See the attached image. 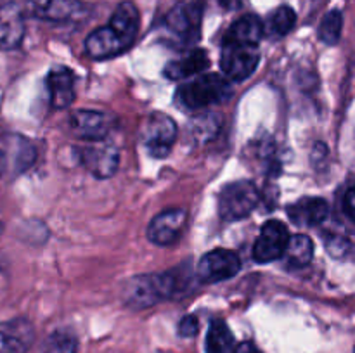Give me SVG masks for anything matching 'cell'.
Masks as SVG:
<instances>
[{
    "mask_svg": "<svg viewBox=\"0 0 355 353\" xmlns=\"http://www.w3.org/2000/svg\"><path fill=\"white\" fill-rule=\"evenodd\" d=\"M295 23H297L295 10L288 6H281L269 14L266 24H263V31L270 37H284L293 30Z\"/></svg>",
    "mask_w": 355,
    "mask_h": 353,
    "instance_id": "cell-23",
    "label": "cell"
},
{
    "mask_svg": "<svg viewBox=\"0 0 355 353\" xmlns=\"http://www.w3.org/2000/svg\"><path fill=\"white\" fill-rule=\"evenodd\" d=\"M208 64H210V57H208L207 51L193 48V51L187 52L180 59L170 61L165 66V71L163 73L170 80H187L203 73L208 68Z\"/></svg>",
    "mask_w": 355,
    "mask_h": 353,
    "instance_id": "cell-18",
    "label": "cell"
},
{
    "mask_svg": "<svg viewBox=\"0 0 355 353\" xmlns=\"http://www.w3.org/2000/svg\"><path fill=\"white\" fill-rule=\"evenodd\" d=\"M218 2H220V6L227 10H234L241 6V0H218Z\"/></svg>",
    "mask_w": 355,
    "mask_h": 353,
    "instance_id": "cell-31",
    "label": "cell"
},
{
    "mask_svg": "<svg viewBox=\"0 0 355 353\" xmlns=\"http://www.w3.org/2000/svg\"><path fill=\"white\" fill-rule=\"evenodd\" d=\"M236 346L238 345L227 324L220 318H215L208 329L207 353H234Z\"/></svg>",
    "mask_w": 355,
    "mask_h": 353,
    "instance_id": "cell-21",
    "label": "cell"
},
{
    "mask_svg": "<svg viewBox=\"0 0 355 353\" xmlns=\"http://www.w3.org/2000/svg\"><path fill=\"white\" fill-rule=\"evenodd\" d=\"M231 96V85L217 73L198 75L177 90V100L187 109H205Z\"/></svg>",
    "mask_w": 355,
    "mask_h": 353,
    "instance_id": "cell-2",
    "label": "cell"
},
{
    "mask_svg": "<svg viewBox=\"0 0 355 353\" xmlns=\"http://www.w3.org/2000/svg\"><path fill=\"white\" fill-rule=\"evenodd\" d=\"M0 230H2V225H0Z\"/></svg>",
    "mask_w": 355,
    "mask_h": 353,
    "instance_id": "cell-33",
    "label": "cell"
},
{
    "mask_svg": "<svg viewBox=\"0 0 355 353\" xmlns=\"http://www.w3.org/2000/svg\"><path fill=\"white\" fill-rule=\"evenodd\" d=\"M35 339V329L28 318L17 317L0 322V353H26Z\"/></svg>",
    "mask_w": 355,
    "mask_h": 353,
    "instance_id": "cell-11",
    "label": "cell"
},
{
    "mask_svg": "<svg viewBox=\"0 0 355 353\" xmlns=\"http://www.w3.org/2000/svg\"><path fill=\"white\" fill-rule=\"evenodd\" d=\"M142 144L153 158H165L170 154L173 142L177 141V125L168 114L153 113L146 120L141 130Z\"/></svg>",
    "mask_w": 355,
    "mask_h": 353,
    "instance_id": "cell-4",
    "label": "cell"
},
{
    "mask_svg": "<svg viewBox=\"0 0 355 353\" xmlns=\"http://www.w3.org/2000/svg\"><path fill=\"white\" fill-rule=\"evenodd\" d=\"M69 130L85 141H103L110 132V120L99 111L80 109L69 118Z\"/></svg>",
    "mask_w": 355,
    "mask_h": 353,
    "instance_id": "cell-14",
    "label": "cell"
},
{
    "mask_svg": "<svg viewBox=\"0 0 355 353\" xmlns=\"http://www.w3.org/2000/svg\"><path fill=\"white\" fill-rule=\"evenodd\" d=\"M234 353H260V352L252 345V343H239V345L236 346Z\"/></svg>",
    "mask_w": 355,
    "mask_h": 353,
    "instance_id": "cell-30",
    "label": "cell"
},
{
    "mask_svg": "<svg viewBox=\"0 0 355 353\" xmlns=\"http://www.w3.org/2000/svg\"><path fill=\"white\" fill-rule=\"evenodd\" d=\"M28 9L38 19L62 23L82 10L78 0H28Z\"/></svg>",
    "mask_w": 355,
    "mask_h": 353,
    "instance_id": "cell-17",
    "label": "cell"
},
{
    "mask_svg": "<svg viewBox=\"0 0 355 353\" xmlns=\"http://www.w3.org/2000/svg\"><path fill=\"white\" fill-rule=\"evenodd\" d=\"M312 256H314V242L309 235L297 234L290 237V242L284 251V258H286L288 265L293 269H300L311 263Z\"/></svg>",
    "mask_w": 355,
    "mask_h": 353,
    "instance_id": "cell-22",
    "label": "cell"
},
{
    "mask_svg": "<svg viewBox=\"0 0 355 353\" xmlns=\"http://www.w3.org/2000/svg\"><path fill=\"white\" fill-rule=\"evenodd\" d=\"M288 242H290V232L283 221H266L253 246V258L259 263H270L274 260H279L281 256H284Z\"/></svg>",
    "mask_w": 355,
    "mask_h": 353,
    "instance_id": "cell-7",
    "label": "cell"
},
{
    "mask_svg": "<svg viewBox=\"0 0 355 353\" xmlns=\"http://www.w3.org/2000/svg\"><path fill=\"white\" fill-rule=\"evenodd\" d=\"M326 249L335 258L345 260L352 256V253L355 251V244L347 237H343V235H329V237H326Z\"/></svg>",
    "mask_w": 355,
    "mask_h": 353,
    "instance_id": "cell-27",
    "label": "cell"
},
{
    "mask_svg": "<svg viewBox=\"0 0 355 353\" xmlns=\"http://www.w3.org/2000/svg\"><path fill=\"white\" fill-rule=\"evenodd\" d=\"M24 38L23 10L16 0H0V48L19 47Z\"/></svg>",
    "mask_w": 355,
    "mask_h": 353,
    "instance_id": "cell-13",
    "label": "cell"
},
{
    "mask_svg": "<svg viewBox=\"0 0 355 353\" xmlns=\"http://www.w3.org/2000/svg\"><path fill=\"white\" fill-rule=\"evenodd\" d=\"M328 203L322 197H302L288 208V217L298 227H315L328 218Z\"/></svg>",
    "mask_w": 355,
    "mask_h": 353,
    "instance_id": "cell-16",
    "label": "cell"
},
{
    "mask_svg": "<svg viewBox=\"0 0 355 353\" xmlns=\"http://www.w3.org/2000/svg\"><path fill=\"white\" fill-rule=\"evenodd\" d=\"M201 17H203V6L200 2L179 3L166 14L165 24L173 35L191 42L196 40L200 35Z\"/></svg>",
    "mask_w": 355,
    "mask_h": 353,
    "instance_id": "cell-10",
    "label": "cell"
},
{
    "mask_svg": "<svg viewBox=\"0 0 355 353\" xmlns=\"http://www.w3.org/2000/svg\"><path fill=\"white\" fill-rule=\"evenodd\" d=\"M132 45L128 38L118 33L111 24L92 31L85 40V51L92 59H107L121 54Z\"/></svg>",
    "mask_w": 355,
    "mask_h": 353,
    "instance_id": "cell-12",
    "label": "cell"
},
{
    "mask_svg": "<svg viewBox=\"0 0 355 353\" xmlns=\"http://www.w3.org/2000/svg\"><path fill=\"white\" fill-rule=\"evenodd\" d=\"M80 161L96 179H110L118 170L120 151L113 144L97 141L96 144L82 149Z\"/></svg>",
    "mask_w": 355,
    "mask_h": 353,
    "instance_id": "cell-8",
    "label": "cell"
},
{
    "mask_svg": "<svg viewBox=\"0 0 355 353\" xmlns=\"http://www.w3.org/2000/svg\"><path fill=\"white\" fill-rule=\"evenodd\" d=\"M343 206H345L347 215L355 221V185L349 192L345 194V199H343Z\"/></svg>",
    "mask_w": 355,
    "mask_h": 353,
    "instance_id": "cell-29",
    "label": "cell"
},
{
    "mask_svg": "<svg viewBox=\"0 0 355 353\" xmlns=\"http://www.w3.org/2000/svg\"><path fill=\"white\" fill-rule=\"evenodd\" d=\"M6 165H7L6 152L0 151V176H2V175H3V172H6Z\"/></svg>",
    "mask_w": 355,
    "mask_h": 353,
    "instance_id": "cell-32",
    "label": "cell"
},
{
    "mask_svg": "<svg viewBox=\"0 0 355 353\" xmlns=\"http://www.w3.org/2000/svg\"><path fill=\"white\" fill-rule=\"evenodd\" d=\"M260 61L259 47L224 42L222 45L220 68L229 80L243 82L257 69Z\"/></svg>",
    "mask_w": 355,
    "mask_h": 353,
    "instance_id": "cell-5",
    "label": "cell"
},
{
    "mask_svg": "<svg viewBox=\"0 0 355 353\" xmlns=\"http://www.w3.org/2000/svg\"><path fill=\"white\" fill-rule=\"evenodd\" d=\"M76 339L68 332H55L47 339L44 353H75Z\"/></svg>",
    "mask_w": 355,
    "mask_h": 353,
    "instance_id": "cell-26",
    "label": "cell"
},
{
    "mask_svg": "<svg viewBox=\"0 0 355 353\" xmlns=\"http://www.w3.org/2000/svg\"><path fill=\"white\" fill-rule=\"evenodd\" d=\"M51 104L55 109H66L75 100V73L64 66L51 69L47 76Z\"/></svg>",
    "mask_w": 355,
    "mask_h": 353,
    "instance_id": "cell-15",
    "label": "cell"
},
{
    "mask_svg": "<svg viewBox=\"0 0 355 353\" xmlns=\"http://www.w3.org/2000/svg\"><path fill=\"white\" fill-rule=\"evenodd\" d=\"M179 293V277L173 272L135 275L123 286V300L132 308H148Z\"/></svg>",
    "mask_w": 355,
    "mask_h": 353,
    "instance_id": "cell-1",
    "label": "cell"
},
{
    "mask_svg": "<svg viewBox=\"0 0 355 353\" xmlns=\"http://www.w3.org/2000/svg\"><path fill=\"white\" fill-rule=\"evenodd\" d=\"M263 35V24L253 14L243 16L232 24L225 33L224 42H231V44H241V45H255L259 47L260 40Z\"/></svg>",
    "mask_w": 355,
    "mask_h": 353,
    "instance_id": "cell-19",
    "label": "cell"
},
{
    "mask_svg": "<svg viewBox=\"0 0 355 353\" xmlns=\"http://www.w3.org/2000/svg\"><path fill=\"white\" fill-rule=\"evenodd\" d=\"M198 329H200V322H198L196 315H186L179 322V334L182 338H193V336H196Z\"/></svg>",
    "mask_w": 355,
    "mask_h": 353,
    "instance_id": "cell-28",
    "label": "cell"
},
{
    "mask_svg": "<svg viewBox=\"0 0 355 353\" xmlns=\"http://www.w3.org/2000/svg\"><path fill=\"white\" fill-rule=\"evenodd\" d=\"M354 353H355V352H354Z\"/></svg>",
    "mask_w": 355,
    "mask_h": 353,
    "instance_id": "cell-34",
    "label": "cell"
},
{
    "mask_svg": "<svg viewBox=\"0 0 355 353\" xmlns=\"http://www.w3.org/2000/svg\"><path fill=\"white\" fill-rule=\"evenodd\" d=\"M187 221V211L182 208H170L156 215L148 225V239L153 244L170 246L180 237Z\"/></svg>",
    "mask_w": 355,
    "mask_h": 353,
    "instance_id": "cell-9",
    "label": "cell"
},
{
    "mask_svg": "<svg viewBox=\"0 0 355 353\" xmlns=\"http://www.w3.org/2000/svg\"><path fill=\"white\" fill-rule=\"evenodd\" d=\"M111 26L134 44L139 30V10L132 2H121L110 21Z\"/></svg>",
    "mask_w": 355,
    "mask_h": 353,
    "instance_id": "cell-20",
    "label": "cell"
},
{
    "mask_svg": "<svg viewBox=\"0 0 355 353\" xmlns=\"http://www.w3.org/2000/svg\"><path fill=\"white\" fill-rule=\"evenodd\" d=\"M260 194L250 180H236L227 183L218 194V215L225 221L243 220L259 206Z\"/></svg>",
    "mask_w": 355,
    "mask_h": 353,
    "instance_id": "cell-3",
    "label": "cell"
},
{
    "mask_svg": "<svg viewBox=\"0 0 355 353\" xmlns=\"http://www.w3.org/2000/svg\"><path fill=\"white\" fill-rule=\"evenodd\" d=\"M342 26H343L342 12L336 9L329 10L321 21V26H319V38L328 45L338 44L340 37H342Z\"/></svg>",
    "mask_w": 355,
    "mask_h": 353,
    "instance_id": "cell-25",
    "label": "cell"
},
{
    "mask_svg": "<svg viewBox=\"0 0 355 353\" xmlns=\"http://www.w3.org/2000/svg\"><path fill=\"white\" fill-rule=\"evenodd\" d=\"M241 270L238 253L231 249H214L207 253L198 263V277L201 282H220L234 277Z\"/></svg>",
    "mask_w": 355,
    "mask_h": 353,
    "instance_id": "cell-6",
    "label": "cell"
},
{
    "mask_svg": "<svg viewBox=\"0 0 355 353\" xmlns=\"http://www.w3.org/2000/svg\"><path fill=\"white\" fill-rule=\"evenodd\" d=\"M220 127V120L215 114H201V116L194 118L193 123H189L187 132H189L191 137L198 142H208L210 138L215 137V134L218 132Z\"/></svg>",
    "mask_w": 355,
    "mask_h": 353,
    "instance_id": "cell-24",
    "label": "cell"
}]
</instances>
